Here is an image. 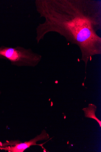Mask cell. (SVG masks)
Instances as JSON below:
<instances>
[{
    "label": "cell",
    "instance_id": "obj_1",
    "mask_svg": "<svg viewBox=\"0 0 101 152\" xmlns=\"http://www.w3.org/2000/svg\"><path fill=\"white\" fill-rule=\"evenodd\" d=\"M35 3L40 17L45 19L36 29L38 43L47 33H58L79 47L86 67L94 55L101 54V39L96 33L100 20L99 13H93L95 3L59 0H37Z\"/></svg>",
    "mask_w": 101,
    "mask_h": 152
},
{
    "label": "cell",
    "instance_id": "obj_5",
    "mask_svg": "<svg viewBox=\"0 0 101 152\" xmlns=\"http://www.w3.org/2000/svg\"><path fill=\"white\" fill-rule=\"evenodd\" d=\"M0 58H3L1 56H0Z\"/></svg>",
    "mask_w": 101,
    "mask_h": 152
},
{
    "label": "cell",
    "instance_id": "obj_4",
    "mask_svg": "<svg viewBox=\"0 0 101 152\" xmlns=\"http://www.w3.org/2000/svg\"><path fill=\"white\" fill-rule=\"evenodd\" d=\"M97 108V107L95 105L90 104H89L88 107L84 108L82 110L84 112L86 117L94 119L98 123L101 127V121L97 119L95 115Z\"/></svg>",
    "mask_w": 101,
    "mask_h": 152
},
{
    "label": "cell",
    "instance_id": "obj_3",
    "mask_svg": "<svg viewBox=\"0 0 101 152\" xmlns=\"http://www.w3.org/2000/svg\"><path fill=\"white\" fill-rule=\"evenodd\" d=\"M49 136L45 130H43L41 134L36 137L34 139L28 142H25L24 143H21L19 144H15L14 146L11 147H7L5 148H0L1 149L8 151L10 152H23L26 149L30 148L32 145H38L41 146L42 148H44L42 145L46 142L41 144H37V142L39 141L47 140L49 139Z\"/></svg>",
    "mask_w": 101,
    "mask_h": 152
},
{
    "label": "cell",
    "instance_id": "obj_2",
    "mask_svg": "<svg viewBox=\"0 0 101 152\" xmlns=\"http://www.w3.org/2000/svg\"><path fill=\"white\" fill-rule=\"evenodd\" d=\"M0 56L9 60L12 65L18 67H35L42 58L41 55L34 52L31 49L19 46L14 48L1 46Z\"/></svg>",
    "mask_w": 101,
    "mask_h": 152
}]
</instances>
